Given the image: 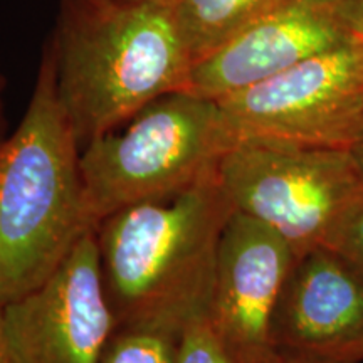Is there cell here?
Here are the masks:
<instances>
[{"label": "cell", "instance_id": "cell-10", "mask_svg": "<svg viewBox=\"0 0 363 363\" xmlns=\"http://www.w3.org/2000/svg\"><path fill=\"white\" fill-rule=\"evenodd\" d=\"M296 257L264 222L230 214L217 244L208 320L239 360L269 345L272 311Z\"/></svg>", "mask_w": 363, "mask_h": 363}, {"label": "cell", "instance_id": "cell-18", "mask_svg": "<svg viewBox=\"0 0 363 363\" xmlns=\"http://www.w3.org/2000/svg\"><path fill=\"white\" fill-rule=\"evenodd\" d=\"M4 89H6V78L0 72V147L7 138V120H6V108H4Z\"/></svg>", "mask_w": 363, "mask_h": 363}, {"label": "cell", "instance_id": "cell-6", "mask_svg": "<svg viewBox=\"0 0 363 363\" xmlns=\"http://www.w3.org/2000/svg\"><path fill=\"white\" fill-rule=\"evenodd\" d=\"M216 101L234 142L348 148L363 128V33Z\"/></svg>", "mask_w": 363, "mask_h": 363}, {"label": "cell", "instance_id": "cell-5", "mask_svg": "<svg viewBox=\"0 0 363 363\" xmlns=\"http://www.w3.org/2000/svg\"><path fill=\"white\" fill-rule=\"evenodd\" d=\"M234 211L264 222L299 257L323 246L335 224L363 197L348 148L278 140H238L219 162Z\"/></svg>", "mask_w": 363, "mask_h": 363}, {"label": "cell", "instance_id": "cell-3", "mask_svg": "<svg viewBox=\"0 0 363 363\" xmlns=\"http://www.w3.org/2000/svg\"><path fill=\"white\" fill-rule=\"evenodd\" d=\"M233 212L217 167L180 192L104 217L96 225L98 261L115 326L185 328L208 315L217 244Z\"/></svg>", "mask_w": 363, "mask_h": 363}, {"label": "cell", "instance_id": "cell-16", "mask_svg": "<svg viewBox=\"0 0 363 363\" xmlns=\"http://www.w3.org/2000/svg\"><path fill=\"white\" fill-rule=\"evenodd\" d=\"M0 363H13L6 333V323H4V305H0Z\"/></svg>", "mask_w": 363, "mask_h": 363}, {"label": "cell", "instance_id": "cell-13", "mask_svg": "<svg viewBox=\"0 0 363 363\" xmlns=\"http://www.w3.org/2000/svg\"><path fill=\"white\" fill-rule=\"evenodd\" d=\"M175 363H240L208 315L194 318L184 330Z\"/></svg>", "mask_w": 363, "mask_h": 363}, {"label": "cell", "instance_id": "cell-12", "mask_svg": "<svg viewBox=\"0 0 363 363\" xmlns=\"http://www.w3.org/2000/svg\"><path fill=\"white\" fill-rule=\"evenodd\" d=\"M185 328L163 321L116 325L99 363H175Z\"/></svg>", "mask_w": 363, "mask_h": 363}, {"label": "cell", "instance_id": "cell-4", "mask_svg": "<svg viewBox=\"0 0 363 363\" xmlns=\"http://www.w3.org/2000/svg\"><path fill=\"white\" fill-rule=\"evenodd\" d=\"M234 145L219 103L174 91L81 150L91 219L165 197L212 174Z\"/></svg>", "mask_w": 363, "mask_h": 363}, {"label": "cell", "instance_id": "cell-19", "mask_svg": "<svg viewBox=\"0 0 363 363\" xmlns=\"http://www.w3.org/2000/svg\"><path fill=\"white\" fill-rule=\"evenodd\" d=\"M357 11H358V22H360V29L363 33V0H357Z\"/></svg>", "mask_w": 363, "mask_h": 363}, {"label": "cell", "instance_id": "cell-9", "mask_svg": "<svg viewBox=\"0 0 363 363\" xmlns=\"http://www.w3.org/2000/svg\"><path fill=\"white\" fill-rule=\"evenodd\" d=\"M269 345L333 363L363 362V276L325 246L296 257L272 311Z\"/></svg>", "mask_w": 363, "mask_h": 363}, {"label": "cell", "instance_id": "cell-14", "mask_svg": "<svg viewBox=\"0 0 363 363\" xmlns=\"http://www.w3.org/2000/svg\"><path fill=\"white\" fill-rule=\"evenodd\" d=\"M363 276V197L348 208L323 244Z\"/></svg>", "mask_w": 363, "mask_h": 363}, {"label": "cell", "instance_id": "cell-8", "mask_svg": "<svg viewBox=\"0 0 363 363\" xmlns=\"http://www.w3.org/2000/svg\"><path fill=\"white\" fill-rule=\"evenodd\" d=\"M358 33L357 0H283L199 59L185 91L208 99L230 96Z\"/></svg>", "mask_w": 363, "mask_h": 363}, {"label": "cell", "instance_id": "cell-1", "mask_svg": "<svg viewBox=\"0 0 363 363\" xmlns=\"http://www.w3.org/2000/svg\"><path fill=\"white\" fill-rule=\"evenodd\" d=\"M49 44L81 150L160 96L185 91L195 62L170 4L147 0H61Z\"/></svg>", "mask_w": 363, "mask_h": 363}, {"label": "cell", "instance_id": "cell-17", "mask_svg": "<svg viewBox=\"0 0 363 363\" xmlns=\"http://www.w3.org/2000/svg\"><path fill=\"white\" fill-rule=\"evenodd\" d=\"M348 152H350L353 163H355V167L358 170V175H360V179L363 182V128L360 133H358L355 142L348 147Z\"/></svg>", "mask_w": 363, "mask_h": 363}, {"label": "cell", "instance_id": "cell-15", "mask_svg": "<svg viewBox=\"0 0 363 363\" xmlns=\"http://www.w3.org/2000/svg\"><path fill=\"white\" fill-rule=\"evenodd\" d=\"M240 363H333V362L320 360V358L286 350V348L274 347V345H266V347L259 348V350L247 353L246 357L240 358Z\"/></svg>", "mask_w": 363, "mask_h": 363}, {"label": "cell", "instance_id": "cell-7", "mask_svg": "<svg viewBox=\"0 0 363 363\" xmlns=\"http://www.w3.org/2000/svg\"><path fill=\"white\" fill-rule=\"evenodd\" d=\"M13 363H99L113 320L98 261L96 229L43 286L4 305Z\"/></svg>", "mask_w": 363, "mask_h": 363}, {"label": "cell", "instance_id": "cell-11", "mask_svg": "<svg viewBox=\"0 0 363 363\" xmlns=\"http://www.w3.org/2000/svg\"><path fill=\"white\" fill-rule=\"evenodd\" d=\"M281 2L283 0H172L170 7L197 62Z\"/></svg>", "mask_w": 363, "mask_h": 363}, {"label": "cell", "instance_id": "cell-2", "mask_svg": "<svg viewBox=\"0 0 363 363\" xmlns=\"http://www.w3.org/2000/svg\"><path fill=\"white\" fill-rule=\"evenodd\" d=\"M94 229L48 40L24 116L0 147V305L43 286Z\"/></svg>", "mask_w": 363, "mask_h": 363}, {"label": "cell", "instance_id": "cell-20", "mask_svg": "<svg viewBox=\"0 0 363 363\" xmlns=\"http://www.w3.org/2000/svg\"><path fill=\"white\" fill-rule=\"evenodd\" d=\"M147 2H162V4H170L172 0H147Z\"/></svg>", "mask_w": 363, "mask_h": 363}]
</instances>
